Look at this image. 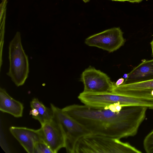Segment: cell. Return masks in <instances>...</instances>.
<instances>
[{
  "mask_svg": "<svg viewBox=\"0 0 153 153\" xmlns=\"http://www.w3.org/2000/svg\"><path fill=\"white\" fill-rule=\"evenodd\" d=\"M153 79V59L144 60L129 73L122 85Z\"/></svg>",
  "mask_w": 153,
  "mask_h": 153,
  "instance_id": "10",
  "label": "cell"
},
{
  "mask_svg": "<svg viewBox=\"0 0 153 153\" xmlns=\"http://www.w3.org/2000/svg\"><path fill=\"white\" fill-rule=\"evenodd\" d=\"M83 1L85 3H87L89 2L90 1V0H83Z\"/></svg>",
  "mask_w": 153,
  "mask_h": 153,
  "instance_id": "19",
  "label": "cell"
},
{
  "mask_svg": "<svg viewBox=\"0 0 153 153\" xmlns=\"http://www.w3.org/2000/svg\"><path fill=\"white\" fill-rule=\"evenodd\" d=\"M39 129L42 140L53 153H57L65 146V134L61 124L53 117Z\"/></svg>",
  "mask_w": 153,
  "mask_h": 153,
  "instance_id": "7",
  "label": "cell"
},
{
  "mask_svg": "<svg viewBox=\"0 0 153 153\" xmlns=\"http://www.w3.org/2000/svg\"><path fill=\"white\" fill-rule=\"evenodd\" d=\"M24 106L23 104L11 97L5 89L0 88V110L9 114L16 117H22Z\"/></svg>",
  "mask_w": 153,
  "mask_h": 153,
  "instance_id": "11",
  "label": "cell"
},
{
  "mask_svg": "<svg viewBox=\"0 0 153 153\" xmlns=\"http://www.w3.org/2000/svg\"><path fill=\"white\" fill-rule=\"evenodd\" d=\"M124 80V79L123 78H120L115 82V85L117 86L120 85L123 83Z\"/></svg>",
  "mask_w": 153,
  "mask_h": 153,
  "instance_id": "15",
  "label": "cell"
},
{
  "mask_svg": "<svg viewBox=\"0 0 153 153\" xmlns=\"http://www.w3.org/2000/svg\"><path fill=\"white\" fill-rule=\"evenodd\" d=\"M143 146L147 153H153V130L145 138Z\"/></svg>",
  "mask_w": 153,
  "mask_h": 153,
  "instance_id": "13",
  "label": "cell"
},
{
  "mask_svg": "<svg viewBox=\"0 0 153 153\" xmlns=\"http://www.w3.org/2000/svg\"><path fill=\"white\" fill-rule=\"evenodd\" d=\"M127 1L132 3H139L141 2L143 0H127Z\"/></svg>",
  "mask_w": 153,
  "mask_h": 153,
  "instance_id": "16",
  "label": "cell"
},
{
  "mask_svg": "<svg viewBox=\"0 0 153 153\" xmlns=\"http://www.w3.org/2000/svg\"><path fill=\"white\" fill-rule=\"evenodd\" d=\"M9 67L7 75L17 87L22 86L28 77L29 72L28 56L23 48L21 34L17 32L8 47Z\"/></svg>",
  "mask_w": 153,
  "mask_h": 153,
  "instance_id": "3",
  "label": "cell"
},
{
  "mask_svg": "<svg viewBox=\"0 0 153 153\" xmlns=\"http://www.w3.org/2000/svg\"><path fill=\"white\" fill-rule=\"evenodd\" d=\"M127 143L120 139L91 134L84 137L77 142L75 153H141Z\"/></svg>",
  "mask_w": 153,
  "mask_h": 153,
  "instance_id": "2",
  "label": "cell"
},
{
  "mask_svg": "<svg viewBox=\"0 0 153 153\" xmlns=\"http://www.w3.org/2000/svg\"><path fill=\"white\" fill-rule=\"evenodd\" d=\"M10 131L26 151L34 153V146L37 142L42 140L39 129L34 130L25 127L11 126Z\"/></svg>",
  "mask_w": 153,
  "mask_h": 153,
  "instance_id": "8",
  "label": "cell"
},
{
  "mask_svg": "<svg viewBox=\"0 0 153 153\" xmlns=\"http://www.w3.org/2000/svg\"><path fill=\"white\" fill-rule=\"evenodd\" d=\"M119 27H114L89 36L85 40L87 45L113 52L124 44L126 39Z\"/></svg>",
  "mask_w": 153,
  "mask_h": 153,
  "instance_id": "5",
  "label": "cell"
},
{
  "mask_svg": "<svg viewBox=\"0 0 153 153\" xmlns=\"http://www.w3.org/2000/svg\"><path fill=\"white\" fill-rule=\"evenodd\" d=\"M112 1L124 2L127 1V0H110Z\"/></svg>",
  "mask_w": 153,
  "mask_h": 153,
  "instance_id": "18",
  "label": "cell"
},
{
  "mask_svg": "<svg viewBox=\"0 0 153 153\" xmlns=\"http://www.w3.org/2000/svg\"><path fill=\"white\" fill-rule=\"evenodd\" d=\"M112 92L131 97L153 98V79L118 86L114 85Z\"/></svg>",
  "mask_w": 153,
  "mask_h": 153,
  "instance_id": "9",
  "label": "cell"
},
{
  "mask_svg": "<svg viewBox=\"0 0 153 153\" xmlns=\"http://www.w3.org/2000/svg\"><path fill=\"white\" fill-rule=\"evenodd\" d=\"M80 80L84 85V92H112L115 83L106 74L91 66L82 72Z\"/></svg>",
  "mask_w": 153,
  "mask_h": 153,
  "instance_id": "6",
  "label": "cell"
},
{
  "mask_svg": "<svg viewBox=\"0 0 153 153\" xmlns=\"http://www.w3.org/2000/svg\"><path fill=\"white\" fill-rule=\"evenodd\" d=\"M148 108L125 106L119 112L74 104L62 110L85 126L92 134L120 139L135 135Z\"/></svg>",
  "mask_w": 153,
  "mask_h": 153,
  "instance_id": "1",
  "label": "cell"
},
{
  "mask_svg": "<svg viewBox=\"0 0 153 153\" xmlns=\"http://www.w3.org/2000/svg\"><path fill=\"white\" fill-rule=\"evenodd\" d=\"M31 108H35L38 111V116L34 119L38 120L41 125L52 120L53 117V113L51 108L46 107L38 99L34 98L30 102Z\"/></svg>",
  "mask_w": 153,
  "mask_h": 153,
  "instance_id": "12",
  "label": "cell"
},
{
  "mask_svg": "<svg viewBox=\"0 0 153 153\" xmlns=\"http://www.w3.org/2000/svg\"><path fill=\"white\" fill-rule=\"evenodd\" d=\"M53 153L48 145L43 141L37 142L35 144L34 153Z\"/></svg>",
  "mask_w": 153,
  "mask_h": 153,
  "instance_id": "14",
  "label": "cell"
},
{
  "mask_svg": "<svg viewBox=\"0 0 153 153\" xmlns=\"http://www.w3.org/2000/svg\"><path fill=\"white\" fill-rule=\"evenodd\" d=\"M53 118L61 125L65 134V146L68 153H75L76 145L82 137L92 134L91 132L75 119L52 103Z\"/></svg>",
  "mask_w": 153,
  "mask_h": 153,
  "instance_id": "4",
  "label": "cell"
},
{
  "mask_svg": "<svg viewBox=\"0 0 153 153\" xmlns=\"http://www.w3.org/2000/svg\"><path fill=\"white\" fill-rule=\"evenodd\" d=\"M150 45L152 49V56L153 58V39L150 42Z\"/></svg>",
  "mask_w": 153,
  "mask_h": 153,
  "instance_id": "17",
  "label": "cell"
}]
</instances>
